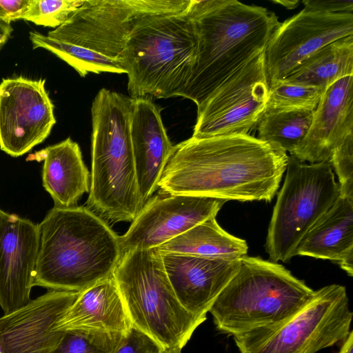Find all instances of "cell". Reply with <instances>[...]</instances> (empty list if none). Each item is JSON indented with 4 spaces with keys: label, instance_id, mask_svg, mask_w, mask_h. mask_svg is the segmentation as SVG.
<instances>
[{
    "label": "cell",
    "instance_id": "obj_10",
    "mask_svg": "<svg viewBox=\"0 0 353 353\" xmlns=\"http://www.w3.org/2000/svg\"><path fill=\"white\" fill-rule=\"evenodd\" d=\"M192 0H85L47 36L117 59L132 32L148 21L185 11Z\"/></svg>",
    "mask_w": 353,
    "mask_h": 353
},
{
    "label": "cell",
    "instance_id": "obj_30",
    "mask_svg": "<svg viewBox=\"0 0 353 353\" xmlns=\"http://www.w3.org/2000/svg\"><path fill=\"white\" fill-rule=\"evenodd\" d=\"M329 162L339 179L340 196L353 199V134L333 151Z\"/></svg>",
    "mask_w": 353,
    "mask_h": 353
},
{
    "label": "cell",
    "instance_id": "obj_11",
    "mask_svg": "<svg viewBox=\"0 0 353 353\" xmlns=\"http://www.w3.org/2000/svg\"><path fill=\"white\" fill-rule=\"evenodd\" d=\"M268 94L263 50L197 106L192 137L250 134L265 112Z\"/></svg>",
    "mask_w": 353,
    "mask_h": 353
},
{
    "label": "cell",
    "instance_id": "obj_25",
    "mask_svg": "<svg viewBox=\"0 0 353 353\" xmlns=\"http://www.w3.org/2000/svg\"><path fill=\"white\" fill-rule=\"evenodd\" d=\"M32 48H43L60 58L84 77L89 73H126L121 63L92 50L52 39L36 31L29 32Z\"/></svg>",
    "mask_w": 353,
    "mask_h": 353
},
{
    "label": "cell",
    "instance_id": "obj_20",
    "mask_svg": "<svg viewBox=\"0 0 353 353\" xmlns=\"http://www.w3.org/2000/svg\"><path fill=\"white\" fill-rule=\"evenodd\" d=\"M131 327L119 290L111 276L80 292L55 329L125 334Z\"/></svg>",
    "mask_w": 353,
    "mask_h": 353
},
{
    "label": "cell",
    "instance_id": "obj_36",
    "mask_svg": "<svg viewBox=\"0 0 353 353\" xmlns=\"http://www.w3.org/2000/svg\"><path fill=\"white\" fill-rule=\"evenodd\" d=\"M271 1L274 3L281 5L289 10L296 8L300 3L299 1L297 0H271Z\"/></svg>",
    "mask_w": 353,
    "mask_h": 353
},
{
    "label": "cell",
    "instance_id": "obj_3",
    "mask_svg": "<svg viewBox=\"0 0 353 353\" xmlns=\"http://www.w3.org/2000/svg\"><path fill=\"white\" fill-rule=\"evenodd\" d=\"M38 229L33 286L81 292L112 276L122 256L119 236L83 206H54Z\"/></svg>",
    "mask_w": 353,
    "mask_h": 353
},
{
    "label": "cell",
    "instance_id": "obj_17",
    "mask_svg": "<svg viewBox=\"0 0 353 353\" xmlns=\"http://www.w3.org/2000/svg\"><path fill=\"white\" fill-rule=\"evenodd\" d=\"M166 274L181 305L206 316L220 292L237 272L240 259L162 252Z\"/></svg>",
    "mask_w": 353,
    "mask_h": 353
},
{
    "label": "cell",
    "instance_id": "obj_28",
    "mask_svg": "<svg viewBox=\"0 0 353 353\" xmlns=\"http://www.w3.org/2000/svg\"><path fill=\"white\" fill-rule=\"evenodd\" d=\"M123 334L86 330H66L51 353H114Z\"/></svg>",
    "mask_w": 353,
    "mask_h": 353
},
{
    "label": "cell",
    "instance_id": "obj_29",
    "mask_svg": "<svg viewBox=\"0 0 353 353\" xmlns=\"http://www.w3.org/2000/svg\"><path fill=\"white\" fill-rule=\"evenodd\" d=\"M85 0H30L23 20L57 28L63 24Z\"/></svg>",
    "mask_w": 353,
    "mask_h": 353
},
{
    "label": "cell",
    "instance_id": "obj_22",
    "mask_svg": "<svg viewBox=\"0 0 353 353\" xmlns=\"http://www.w3.org/2000/svg\"><path fill=\"white\" fill-rule=\"evenodd\" d=\"M341 262L353 256V199L340 196L299 243L295 256Z\"/></svg>",
    "mask_w": 353,
    "mask_h": 353
},
{
    "label": "cell",
    "instance_id": "obj_16",
    "mask_svg": "<svg viewBox=\"0 0 353 353\" xmlns=\"http://www.w3.org/2000/svg\"><path fill=\"white\" fill-rule=\"evenodd\" d=\"M39 244L38 225L0 209V306L5 314L30 301Z\"/></svg>",
    "mask_w": 353,
    "mask_h": 353
},
{
    "label": "cell",
    "instance_id": "obj_27",
    "mask_svg": "<svg viewBox=\"0 0 353 353\" xmlns=\"http://www.w3.org/2000/svg\"><path fill=\"white\" fill-rule=\"evenodd\" d=\"M324 92L317 86L294 83L284 79L274 81L269 85L265 112L314 110Z\"/></svg>",
    "mask_w": 353,
    "mask_h": 353
},
{
    "label": "cell",
    "instance_id": "obj_33",
    "mask_svg": "<svg viewBox=\"0 0 353 353\" xmlns=\"http://www.w3.org/2000/svg\"><path fill=\"white\" fill-rule=\"evenodd\" d=\"M30 0H0V22L11 25L12 21L23 19Z\"/></svg>",
    "mask_w": 353,
    "mask_h": 353
},
{
    "label": "cell",
    "instance_id": "obj_9",
    "mask_svg": "<svg viewBox=\"0 0 353 353\" xmlns=\"http://www.w3.org/2000/svg\"><path fill=\"white\" fill-rule=\"evenodd\" d=\"M286 175L268 227L270 261L288 262L301 239L340 195L329 161L306 163L288 155Z\"/></svg>",
    "mask_w": 353,
    "mask_h": 353
},
{
    "label": "cell",
    "instance_id": "obj_5",
    "mask_svg": "<svg viewBox=\"0 0 353 353\" xmlns=\"http://www.w3.org/2000/svg\"><path fill=\"white\" fill-rule=\"evenodd\" d=\"M314 294L283 265L246 255L209 312L216 329L233 336L285 320Z\"/></svg>",
    "mask_w": 353,
    "mask_h": 353
},
{
    "label": "cell",
    "instance_id": "obj_34",
    "mask_svg": "<svg viewBox=\"0 0 353 353\" xmlns=\"http://www.w3.org/2000/svg\"><path fill=\"white\" fill-rule=\"evenodd\" d=\"M12 30L11 25L0 22V49L8 42Z\"/></svg>",
    "mask_w": 353,
    "mask_h": 353
},
{
    "label": "cell",
    "instance_id": "obj_7",
    "mask_svg": "<svg viewBox=\"0 0 353 353\" xmlns=\"http://www.w3.org/2000/svg\"><path fill=\"white\" fill-rule=\"evenodd\" d=\"M112 276L132 325L166 350L182 347L206 320L188 312L176 297L158 248L124 253Z\"/></svg>",
    "mask_w": 353,
    "mask_h": 353
},
{
    "label": "cell",
    "instance_id": "obj_4",
    "mask_svg": "<svg viewBox=\"0 0 353 353\" xmlns=\"http://www.w3.org/2000/svg\"><path fill=\"white\" fill-rule=\"evenodd\" d=\"M133 101L101 88L91 107L92 170L87 206L114 223L132 222L143 206L131 140Z\"/></svg>",
    "mask_w": 353,
    "mask_h": 353
},
{
    "label": "cell",
    "instance_id": "obj_1",
    "mask_svg": "<svg viewBox=\"0 0 353 353\" xmlns=\"http://www.w3.org/2000/svg\"><path fill=\"white\" fill-rule=\"evenodd\" d=\"M288 155L250 134L190 138L174 148L159 183L165 194L270 201Z\"/></svg>",
    "mask_w": 353,
    "mask_h": 353
},
{
    "label": "cell",
    "instance_id": "obj_2",
    "mask_svg": "<svg viewBox=\"0 0 353 353\" xmlns=\"http://www.w3.org/2000/svg\"><path fill=\"white\" fill-rule=\"evenodd\" d=\"M188 14L197 37V54L179 97L198 106L265 50L280 22L267 8L236 0H192Z\"/></svg>",
    "mask_w": 353,
    "mask_h": 353
},
{
    "label": "cell",
    "instance_id": "obj_18",
    "mask_svg": "<svg viewBox=\"0 0 353 353\" xmlns=\"http://www.w3.org/2000/svg\"><path fill=\"white\" fill-rule=\"evenodd\" d=\"M353 134V75L344 77L323 92L310 128L290 155L309 163L329 161L333 151Z\"/></svg>",
    "mask_w": 353,
    "mask_h": 353
},
{
    "label": "cell",
    "instance_id": "obj_37",
    "mask_svg": "<svg viewBox=\"0 0 353 353\" xmlns=\"http://www.w3.org/2000/svg\"><path fill=\"white\" fill-rule=\"evenodd\" d=\"M181 349L176 348L166 350L165 353H181Z\"/></svg>",
    "mask_w": 353,
    "mask_h": 353
},
{
    "label": "cell",
    "instance_id": "obj_15",
    "mask_svg": "<svg viewBox=\"0 0 353 353\" xmlns=\"http://www.w3.org/2000/svg\"><path fill=\"white\" fill-rule=\"evenodd\" d=\"M79 292L49 290L0 317V353H51L65 332L56 323Z\"/></svg>",
    "mask_w": 353,
    "mask_h": 353
},
{
    "label": "cell",
    "instance_id": "obj_6",
    "mask_svg": "<svg viewBox=\"0 0 353 353\" xmlns=\"http://www.w3.org/2000/svg\"><path fill=\"white\" fill-rule=\"evenodd\" d=\"M188 9L155 17L129 37L117 60L128 74L131 98L179 97L185 87L198 46Z\"/></svg>",
    "mask_w": 353,
    "mask_h": 353
},
{
    "label": "cell",
    "instance_id": "obj_24",
    "mask_svg": "<svg viewBox=\"0 0 353 353\" xmlns=\"http://www.w3.org/2000/svg\"><path fill=\"white\" fill-rule=\"evenodd\" d=\"M158 248L162 252L241 259L247 255L248 247L245 240L225 231L212 216Z\"/></svg>",
    "mask_w": 353,
    "mask_h": 353
},
{
    "label": "cell",
    "instance_id": "obj_14",
    "mask_svg": "<svg viewBox=\"0 0 353 353\" xmlns=\"http://www.w3.org/2000/svg\"><path fill=\"white\" fill-rule=\"evenodd\" d=\"M226 201L159 192L145 203L128 230L119 236L121 254L160 247L196 225L216 216Z\"/></svg>",
    "mask_w": 353,
    "mask_h": 353
},
{
    "label": "cell",
    "instance_id": "obj_35",
    "mask_svg": "<svg viewBox=\"0 0 353 353\" xmlns=\"http://www.w3.org/2000/svg\"><path fill=\"white\" fill-rule=\"evenodd\" d=\"M338 353H353V332L350 331L348 336L343 341Z\"/></svg>",
    "mask_w": 353,
    "mask_h": 353
},
{
    "label": "cell",
    "instance_id": "obj_32",
    "mask_svg": "<svg viewBox=\"0 0 353 353\" xmlns=\"http://www.w3.org/2000/svg\"><path fill=\"white\" fill-rule=\"evenodd\" d=\"M303 9L330 14L352 13L353 1L341 0H305Z\"/></svg>",
    "mask_w": 353,
    "mask_h": 353
},
{
    "label": "cell",
    "instance_id": "obj_23",
    "mask_svg": "<svg viewBox=\"0 0 353 353\" xmlns=\"http://www.w3.org/2000/svg\"><path fill=\"white\" fill-rule=\"evenodd\" d=\"M353 75V35L334 41L300 63L285 81L326 90Z\"/></svg>",
    "mask_w": 353,
    "mask_h": 353
},
{
    "label": "cell",
    "instance_id": "obj_31",
    "mask_svg": "<svg viewBox=\"0 0 353 353\" xmlns=\"http://www.w3.org/2000/svg\"><path fill=\"white\" fill-rule=\"evenodd\" d=\"M159 343L149 335L132 325L123 334L114 353H165Z\"/></svg>",
    "mask_w": 353,
    "mask_h": 353
},
{
    "label": "cell",
    "instance_id": "obj_21",
    "mask_svg": "<svg viewBox=\"0 0 353 353\" xmlns=\"http://www.w3.org/2000/svg\"><path fill=\"white\" fill-rule=\"evenodd\" d=\"M26 161L43 162L42 181L54 207L77 206L82 195L90 190V172L79 144L68 137L29 154Z\"/></svg>",
    "mask_w": 353,
    "mask_h": 353
},
{
    "label": "cell",
    "instance_id": "obj_8",
    "mask_svg": "<svg viewBox=\"0 0 353 353\" xmlns=\"http://www.w3.org/2000/svg\"><path fill=\"white\" fill-rule=\"evenodd\" d=\"M352 316L345 288L332 284L285 320L233 339L239 353H316L346 339Z\"/></svg>",
    "mask_w": 353,
    "mask_h": 353
},
{
    "label": "cell",
    "instance_id": "obj_19",
    "mask_svg": "<svg viewBox=\"0 0 353 353\" xmlns=\"http://www.w3.org/2000/svg\"><path fill=\"white\" fill-rule=\"evenodd\" d=\"M131 140L143 205L159 189L174 145L164 127L161 108L150 97L133 99Z\"/></svg>",
    "mask_w": 353,
    "mask_h": 353
},
{
    "label": "cell",
    "instance_id": "obj_12",
    "mask_svg": "<svg viewBox=\"0 0 353 353\" xmlns=\"http://www.w3.org/2000/svg\"><path fill=\"white\" fill-rule=\"evenodd\" d=\"M46 79L22 76L0 83V149L20 157L41 143L56 123Z\"/></svg>",
    "mask_w": 353,
    "mask_h": 353
},
{
    "label": "cell",
    "instance_id": "obj_13",
    "mask_svg": "<svg viewBox=\"0 0 353 353\" xmlns=\"http://www.w3.org/2000/svg\"><path fill=\"white\" fill-rule=\"evenodd\" d=\"M353 35V14L303 9L279 24L264 50L269 85L328 43Z\"/></svg>",
    "mask_w": 353,
    "mask_h": 353
},
{
    "label": "cell",
    "instance_id": "obj_26",
    "mask_svg": "<svg viewBox=\"0 0 353 353\" xmlns=\"http://www.w3.org/2000/svg\"><path fill=\"white\" fill-rule=\"evenodd\" d=\"M314 110L265 112L256 125L258 138L292 154L311 125Z\"/></svg>",
    "mask_w": 353,
    "mask_h": 353
}]
</instances>
